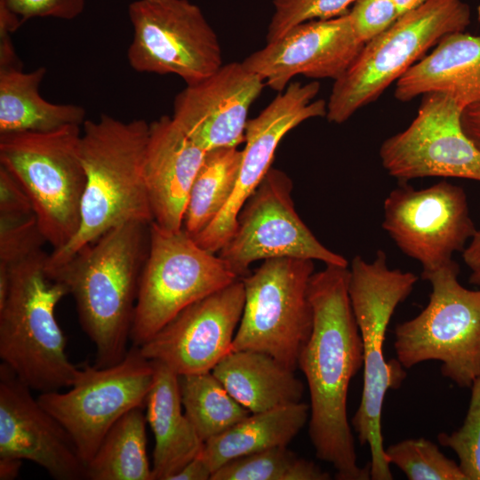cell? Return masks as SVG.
<instances>
[{
	"label": "cell",
	"mask_w": 480,
	"mask_h": 480,
	"mask_svg": "<svg viewBox=\"0 0 480 480\" xmlns=\"http://www.w3.org/2000/svg\"><path fill=\"white\" fill-rule=\"evenodd\" d=\"M465 264L471 271L480 268V230H476L462 252Z\"/></svg>",
	"instance_id": "obj_40"
},
{
	"label": "cell",
	"mask_w": 480,
	"mask_h": 480,
	"mask_svg": "<svg viewBox=\"0 0 480 480\" xmlns=\"http://www.w3.org/2000/svg\"><path fill=\"white\" fill-rule=\"evenodd\" d=\"M244 306L238 278L184 308L139 348L178 375L211 372L231 351Z\"/></svg>",
	"instance_id": "obj_17"
},
{
	"label": "cell",
	"mask_w": 480,
	"mask_h": 480,
	"mask_svg": "<svg viewBox=\"0 0 480 480\" xmlns=\"http://www.w3.org/2000/svg\"><path fill=\"white\" fill-rule=\"evenodd\" d=\"M314 268L312 260L274 258L242 277L244 306L231 351L264 352L295 371L313 326Z\"/></svg>",
	"instance_id": "obj_10"
},
{
	"label": "cell",
	"mask_w": 480,
	"mask_h": 480,
	"mask_svg": "<svg viewBox=\"0 0 480 480\" xmlns=\"http://www.w3.org/2000/svg\"><path fill=\"white\" fill-rule=\"evenodd\" d=\"M400 14L412 10L424 3L426 0H394Z\"/></svg>",
	"instance_id": "obj_42"
},
{
	"label": "cell",
	"mask_w": 480,
	"mask_h": 480,
	"mask_svg": "<svg viewBox=\"0 0 480 480\" xmlns=\"http://www.w3.org/2000/svg\"><path fill=\"white\" fill-rule=\"evenodd\" d=\"M294 372L256 350L230 351L212 370L231 396L251 413L301 402L304 385Z\"/></svg>",
	"instance_id": "obj_24"
},
{
	"label": "cell",
	"mask_w": 480,
	"mask_h": 480,
	"mask_svg": "<svg viewBox=\"0 0 480 480\" xmlns=\"http://www.w3.org/2000/svg\"><path fill=\"white\" fill-rule=\"evenodd\" d=\"M452 260L426 274L431 292L424 309L395 328L396 359L409 369L427 361L441 363V373L460 388L480 375V290L460 284Z\"/></svg>",
	"instance_id": "obj_8"
},
{
	"label": "cell",
	"mask_w": 480,
	"mask_h": 480,
	"mask_svg": "<svg viewBox=\"0 0 480 480\" xmlns=\"http://www.w3.org/2000/svg\"><path fill=\"white\" fill-rule=\"evenodd\" d=\"M468 280L470 284L480 286V268L471 271Z\"/></svg>",
	"instance_id": "obj_43"
},
{
	"label": "cell",
	"mask_w": 480,
	"mask_h": 480,
	"mask_svg": "<svg viewBox=\"0 0 480 480\" xmlns=\"http://www.w3.org/2000/svg\"><path fill=\"white\" fill-rule=\"evenodd\" d=\"M309 418V405L299 402L251 413L207 440L199 457L212 473L227 462L267 449L287 446Z\"/></svg>",
	"instance_id": "obj_25"
},
{
	"label": "cell",
	"mask_w": 480,
	"mask_h": 480,
	"mask_svg": "<svg viewBox=\"0 0 480 480\" xmlns=\"http://www.w3.org/2000/svg\"><path fill=\"white\" fill-rule=\"evenodd\" d=\"M212 471L198 456L187 463L170 480H211Z\"/></svg>",
	"instance_id": "obj_39"
},
{
	"label": "cell",
	"mask_w": 480,
	"mask_h": 480,
	"mask_svg": "<svg viewBox=\"0 0 480 480\" xmlns=\"http://www.w3.org/2000/svg\"><path fill=\"white\" fill-rule=\"evenodd\" d=\"M348 14L356 36L364 44L384 32L401 16L394 0H356Z\"/></svg>",
	"instance_id": "obj_35"
},
{
	"label": "cell",
	"mask_w": 480,
	"mask_h": 480,
	"mask_svg": "<svg viewBox=\"0 0 480 480\" xmlns=\"http://www.w3.org/2000/svg\"><path fill=\"white\" fill-rule=\"evenodd\" d=\"M31 390L1 363L0 457L36 463L57 480L86 479V464L72 437Z\"/></svg>",
	"instance_id": "obj_19"
},
{
	"label": "cell",
	"mask_w": 480,
	"mask_h": 480,
	"mask_svg": "<svg viewBox=\"0 0 480 480\" xmlns=\"http://www.w3.org/2000/svg\"><path fill=\"white\" fill-rule=\"evenodd\" d=\"M47 253L38 250L11 265L0 305V358L32 390L71 387L81 369L66 353V338L55 309L67 286L46 271Z\"/></svg>",
	"instance_id": "obj_4"
},
{
	"label": "cell",
	"mask_w": 480,
	"mask_h": 480,
	"mask_svg": "<svg viewBox=\"0 0 480 480\" xmlns=\"http://www.w3.org/2000/svg\"><path fill=\"white\" fill-rule=\"evenodd\" d=\"M149 124L123 122L109 115L85 120L80 156L85 172L80 226L73 239L48 255L46 269L65 263L84 246L126 222L151 223L143 173Z\"/></svg>",
	"instance_id": "obj_3"
},
{
	"label": "cell",
	"mask_w": 480,
	"mask_h": 480,
	"mask_svg": "<svg viewBox=\"0 0 480 480\" xmlns=\"http://www.w3.org/2000/svg\"><path fill=\"white\" fill-rule=\"evenodd\" d=\"M476 13H477V20L480 23V4L477 6Z\"/></svg>",
	"instance_id": "obj_44"
},
{
	"label": "cell",
	"mask_w": 480,
	"mask_h": 480,
	"mask_svg": "<svg viewBox=\"0 0 480 480\" xmlns=\"http://www.w3.org/2000/svg\"><path fill=\"white\" fill-rule=\"evenodd\" d=\"M428 93L446 95L462 109L480 101V35L444 36L396 82L394 95L400 101Z\"/></svg>",
	"instance_id": "obj_22"
},
{
	"label": "cell",
	"mask_w": 480,
	"mask_h": 480,
	"mask_svg": "<svg viewBox=\"0 0 480 480\" xmlns=\"http://www.w3.org/2000/svg\"><path fill=\"white\" fill-rule=\"evenodd\" d=\"M470 21V8L462 0H426L403 13L365 43L350 67L334 81L325 117L332 123H344L375 101L444 36L465 31Z\"/></svg>",
	"instance_id": "obj_6"
},
{
	"label": "cell",
	"mask_w": 480,
	"mask_h": 480,
	"mask_svg": "<svg viewBox=\"0 0 480 480\" xmlns=\"http://www.w3.org/2000/svg\"><path fill=\"white\" fill-rule=\"evenodd\" d=\"M356 0H273L274 13L267 31L272 42L291 28L312 20H327L347 13Z\"/></svg>",
	"instance_id": "obj_33"
},
{
	"label": "cell",
	"mask_w": 480,
	"mask_h": 480,
	"mask_svg": "<svg viewBox=\"0 0 480 480\" xmlns=\"http://www.w3.org/2000/svg\"><path fill=\"white\" fill-rule=\"evenodd\" d=\"M242 150L220 148L207 151L194 180L183 229L192 237L204 230L229 202L238 179Z\"/></svg>",
	"instance_id": "obj_28"
},
{
	"label": "cell",
	"mask_w": 480,
	"mask_h": 480,
	"mask_svg": "<svg viewBox=\"0 0 480 480\" xmlns=\"http://www.w3.org/2000/svg\"><path fill=\"white\" fill-rule=\"evenodd\" d=\"M152 363L154 380L145 403L155 438L152 472L154 480H170L200 454L204 443L182 412L179 375L160 362Z\"/></svg>",
	"instance_id": "obj_23"
},
{
	"label": "cell",
	"mask_w": 480,
	"mask_h": 480,
	"mask_svg": "<svg viewBox=\"0 0 480 480\" xmlns=\"http://www.w3.org/2000/svg\"><path fill=\"white\" fill-rule=\"evenodd\" d=\"M22 460L13 458L0 457V479L12 480L19 476Z\"/></svg>",
	"instance_id": "obj_41"
},
{
	"label": "cell",
	"mask_w": 480,
	"mask_h": 480,
	"mask_svg": "<svg viewBox=\"0 0 480 480\" xmlns=\"http://www.w3.org/2000/svg\"><path fill=\"white\" fill-rule=\"evenodd\" d=\"M319 91L318 82L290 83L256 117L248 119L235 190L212 223L193 237L200 247L219 252L234 234L244 204L271 168L275 152L284 136L308 119L326 116L327 103L315 100Z\"/></svg>",
	"instance_id": "obj_16"
},
{
	"label": "cell",
	"mask_w": 480,
	"mask_h": 480,
	"mask_svg": "<svg viewBox=\"0 0 480 480\" xmlns=\"http://www.w3.org/2000/svg\"><path fill=\"white\" fill-rule=\"evenodd\" d=\"M381 226L403 253L421 264V274L452 261L476 231L464 189L446 180L422 189L399 184L384 200Z\"/></svg>",
	"instance_id": "obj_14"
},
{
	"label": "cell",
	"mask_w": 480,
	"mask_h": 480,
	"mask_svg": "<svg viewBox=\"0 0 480 480\" xmlns=\"http://www.w3.org/2000/svg\"><path fill=\"white\" fill-rule=\"evenodd\" d=\"M419 277L412 272L389 268L387 255L379 250L374 260L356 255L349 268L348 294L363 347L364 382L359 406L351 424L360 444L370 449L372 480H391L385 457L381 413L387 392L398 388L406 377L405 368L383 353L386 332L398 307L412 292Z\"/></svg>",
	"instance_id": "obj_5"
},
{
	"label": "cell",
	"mask_w": 480,
	"mask_h": 480,
	"mask_svg": "<svg viewBox=\"0 0 480 480\" xmlns=\"http://www.w3.org/2000/svg\"><path fill=\"white\" fill-rule=\"evenodd\" d=\"M348 280L349 268L337 265H326L312 275L308 297L313 326L298 367L308 387V435L316 457L333 467L339 480H368L370 466L357 464L347 411L349 383L364 359Z\"/></svg>",
	"instance_id": "obj_1"
},
{
	"label": "cell",
	"mask_w": 480,
	"mask_h": 480,
	"mask_svg": "<svg viewBox=\"0 0 480 480\" xmlns=\"http://www.w3.org/2000/svg\"><path fill=\"white\" fill-rule=\"evenodd\" d=\"M461 125L466 135L480 151V101L462 110Z\"/></svg>",
	"instance_id": "obj_38"
},
{
	"label": "cell",
	"mask_w": 480,
	"mask_h": 480,
	"mask_svg": "<svg viewBox=\"0 0 480 480\" xmlns=\"http://www.w3.org/2000/svg\"><path fill=\"white\" fill-rule=\"evenodd\" d=\"M292 182L271 167L241 208L234 234L218 255L242 278L260 260L298 258L348 267V261L319 242L298 215Z\"/></svg>",
	"instance_id": "obj_13"
},
{
	"label": "cell",
	"mask_w": 480,
	"mask_h": 480,
	"mask_svg": "<svg viewBox=\"0 0 480 480\" xmlns=\"http://www.w3.org/2000/svg\"><path fill=\"white\" fill-rule=\"evenodd\" d=\"M388 463L409 480H466L458 463L447 458L428 439L409 438L385 448Z\"/></svg>",
	"instance_id": "obj_31"
},
{
	"label": "cell",
	"mask_w": 480,
	"mask_h": 480,
	"mask_svg": "<svg viewBox=\"0 0 480 480\" xmlns=\"http://www.w3.org/2000/svg\"><path fill=\"white\" fill-rule=\"evenodd\" d=\"M33 213L32 203L23 187L0 165V220H18Z\"/></svg>",
	"instance_id": "obj_37"
},
{
	"label": "cell",
	"mask_w": 480,
	"mask_h": 480,
	"mask_svg": "<svg viewBox=\"0 0 480 480\" xmlns=\"http://www.w3.org/2000/svg\"><path fill=\"white\" fill-rule=\"evenodd\" d=\"M462 110L446 95L424 94L410 125L380 148L388 175L399 184L428 177L480 182V151L463 131Z\"/></svg>",
	"instance_id": "obj_15"
},
{
	"label": "cell",
	"mask_w": 480,
	"mask_h": 480,
	"mask_svg": "<svg viewBox=\"0 0 480 480\" xmlns=\"http://www.w3.org/2000/svg\"><path fill=\"white\" fill-rule=\"evenodd\" d=\"M154 372L152 361L133 345L118 363L86 365L68 391L40 393L37 400L66 428L87 464L121 417L145 407Z\"/></svg>",
	"instance_id": "obj_11"
},
{
	"label": "cell",
	"mask_w": 480,
	"mask_h": 480,
	"mask_svg": "<svg viewBox=\"0 0 480 480\" xmlns=\"http://www.w3.org/2000/svg\"><path fill=\"white\" fill-rule=\"evenodd\" d=\"M24 23L33 18L73 20L84 9L85 0H2Z\"/></svg>",
	"instance_id": "obj_36"
},
{
	"label": "cell",
	"mask_w": 480,
	"mask_h": 480,
	"mask_svg": "<svg viewBox=\"0 0 480 480\" xmlns=\"http://www.w3.org/2000/svg\"><path fill=\"white\" fill-rule=\"evenodd\" d=\"M468 409L462 426L437 435L439 444L452 450L466 480H480V375L473 381Z\"/></svg>",
	"instance_id": "obj_32"
},
{
	"label": "cell",
	"mask_w": 480,
	"mask_h": 480,
	"mask_svg": "<svg viewBox=\"0 0 480 480\" xmlns=\"http://www.w3.org/2000/svg\"><path fill=\"white\" fill-rule=\"evenodd\" d=\"M331 476L287 446L239 457L215 470L211 480H328Z\"/></svg>",
	"instance_id": "obj_30"
},
{
	"label": "cell",
	"mask_w": 480,
	"mask_h": 480,
	"mask_svg": "<svg viewBox=\"0 0 480 480\" xmlns=\"http://www.w3.org/2000/svg\"><path fill=\"white\" fill-rule=\"evenodd\" d=\"M133 36L127 58L137 72L176 75L196 84L222 66L218 36L188 0H135L128 7Z\"/></svg>",
	"instance_id": "obj_12"
},
{
	"label": "cell",
	"mask_w": 480,
	"mask_h": 480,
	"mask_svg": "<svg viewBox=\"0 0 480 480\" xmlns=\"http://www.w3.org/2000/svg\"><path fill=\"white\" fill-rule=\"evenodd\" d=\"M364 44L356 36L348 12L327 20H312L245 58L242 63L272 90L283 92L295 76L340 78Z\"/></svg>",
	"instance_id": "obj_18"
},
{
	"label": "cell",
	"mask_w": 480,
	"mask_h": 480,
	"mask_svg": "<svg viewBox=\"0 0 480 480\" xmlns=\"http://www.w3.org/2000/svg\"><path fill=\"white\" fill-rule=\"evenodd\" d=\"M45 243L34 213L18 220H0V271L41 250Z\"/></svg>",
	"instance_id": "obj_34"
},
{
	"label": "cell",
	"mask_w": 480,
	"mask_h": 480,
	"mask_svg": "<svg viewBox=\"0 0 480 480\" xmlns=\"http://www.w3.org/2000/svg\"><path fill=\"white\" fill-rule=\"evenodd\" d=\"M205 153L172 116L149 124L143 173L153 222L163 229H183L189 193Z\"/></svg>",
	"instance_id": "obj_21"
},
{
	"label": "cell",
	"mask_w": 480,
	"mask_h": 480,
	"mask_svg": "<svg viewBox=\"0 0 480 480\" xmlns=\"http://www.w3.org/2000/svg\"><path fill=\"white\" fill-rule=\"evenodd\" d=\"M146 423L141 407L121 417L86 464V479L154 480L147 454Z\"/></svg>",
	"instance_id": "obj_27"
},
{
	"label": "cell",
	"mask_w": 480,
	"mask_h": 480,
	"mask_svg": "<svg viewBox=\"0 0 480 480\" xmlns=\"http://www.w3.org/2000/svg\"><path fill=\"white\" fill-rule=\"evenodd\" d=\"M264 85L242 62L222 65L176 95L172 118L205 152L237 148L244 142L250 107Z\"/></svg>",
	"instance_id": "obj_20"
},
{
	"label": "cell",
	"mask_w": 480,
	"mask_h": 480,
	"mask_svg": "<svg viewBox=\"0 0 480 480\" xmlns=\"http://www.w3.org/2000/svg\"><path fill=\"white\" fill-rule=\"evenodd\" d=\"M236 279L224 260L184 229L167 231L152 221L130 340L140 347L184 308Z\"/></svg>",
	"instance_id": "obj_9"
},
{
	"label": "cell",
	"mask_w": 480,
	"mask_h": 480,
	"mask_svg": "<svg viewBox=\"0 0 480 480\" xmlns=\"http://www.w3.org/2000/svg\"><path fill=\"white\" fill-rule=\"evenodd\" d=\"M151 223L121 224L47 270L76 302L81 328L95 348L96 367L126 355Z\"/></svg>",
	"instance_id": "obj_2"
},
{
	"label": "cell",
	"mask_w": 480,
	"mask_h": 480,
	"mask_svg": "<svg viewBox=\"0 0 480 480\" xmlns=\"http://www.w3.org/2000/svg\"><path fill=\"white\" fill-rule=\"evenodd\" d=\"M81 128L0 134V165L23 187L52 251L67 245L80 226L85 172Z\"/></svg>",
	"instance_id": "obj_7"
},
{
	"label": "cell",
	"mask_w": 480,
	"mask_h": 480,
	"mask_svg": "<svg viewBox=\"0 0 480 480\" xmlns=\"http://www.w3.org/2000/svg\"><path fill=\"white\" fill-rule=\"evenodd\" d=\"M179 386L184 412L204 443L251 414L212 371L179 375Z\"/></svg>",
	"instance_id": "obj_29"
},
{
	"label": "cell",
	"mask_w": 480,
	"mask_h": 480,
	"mask_svg": "<svg viewBox=\"0 0 480 480\" xmlns=\"http://www.w3.org/2000/svg\"><path fill=\"white\" fill-rule=\"evenodd\" d=\"M46 68L0 70V134L51 132L68 125H83L85 110L75 104H57L39 93Z\"/></svg>",
	"instance_id": "obj_26"
}]
</instances>
